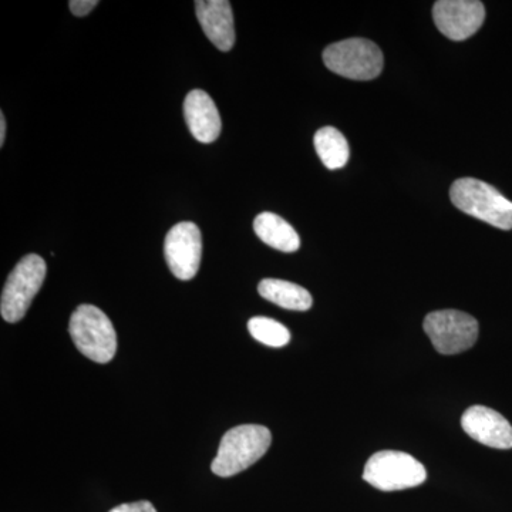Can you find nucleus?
<instances>
[{"mask_svg":"<svg viewBox=\"0 0 512 512\" xmlns=\"http://www.w3.org/2000/svg\"><path fill=\"white\" fill-rule=\"evenodd\" d=\"M424 332L441 355H457L476 345L478 322L460 311L431 312L424 319Z\"/></svg>","mask_w":512,"mask_h":512,"instance_id":"0eeeda50","label":"nucleus"},{"mask_svg":"<svg viewBox=\"0 0 512 512\" xmlns=\"http://www.w3.org/2000/svg\"><path fill=\"white\" fill-rule=\"evenodd\" d=\"M97 5H99L97 0H72V2L69 3L73 15L79 16V18L89 15Z\"/></svg>","mask_w":512,"mask_h":512,"instance_id":"f3484780","label":"nucleus"},{"mask_svg":"<svg viewBox=\"0 0 512 512\" xmlns=\"http://www.w3.org/2000/svg\"><path fill=\"white\" fill-rule=\"evenodd\" d=\"M197 19L212 45L229 52L235 45L234 13L228 0H198Z\"/></svg>","mask_w":512,"mask_h":512,"instance_id":"9b49d317","label":"nucleus"},{"mask_svg":"<svg viewBox=\"0 0 512 512\" xmlns=\"http://www.w3.org/2000/svg\"><path fill=\"white\" fill-rule=\"evenodd\" d=\"M426 478L427 471L423 464L402 451L384 450L373 454L363 471V480L382 491L417 487Z\"/></svg>","mask_w":512,"mask_h":512,"instance_id":"423d86ee","label":"nucleus"},{"mask_svg":"<svg viewBox=\"0 0 512 512\" xmlns=\"http://www.w3.org/2000/svg\"><path fill=\"white\" fill-rule=\"evenodd\" d=\"M461 426L471 439L498 450L512 448V426L500 413L485 406H473L461 417Z\"/></svg>","mask_w":512,"mask_h":512,"instance_id":"9d476101","label":"nucleus"},{"mask_svg":"<svg viewBox=\"0 0 512 512\" xmlns=\"http://www.w3.org/2000/svg\"><path fill=\"white\" fill-rule=\"evenodd\" d=\"M450 198L464 214L504 231L512 229V202L493 185L476 178H461L451 185Z\"/></svg>","mask_w":512,"mask_h":512,"instance_id":"f03ea898","label":"nucleus"},{"mask_svg":"<svg viewBox=\"0 0 512 512\" xmlns=\"http://www.w3.org/2000/svg\"><path fill=\"white\" fill-rule=\"evenodd\" d=\"M69 332L76 348L93 362L103 365L116 356V330L97 306L80 305L70 318Z\"/></svg>","mask_w":512,"mask_h":512,"instance_id":"7ed1b4c3","label":"nucleus"},{"mask_svg":"<svg viewBox=\"0 0 512 512\" xmlns=\"http://www.w3.org/2000/svg\"><path fill=\"white\" fill-rule=\"evenodd\" d=\"M259 295L288 311L305 312L312 308L311 293L302 286L282 279H264L258 286Z\"/></svg>","mask_w":512,"mask_h":512,"instance_id":"4468645a","label":"nucleus"},{"mask_svg":"<svg viewBox=\"0 0 512 512\" xmlns=\"http://www.w3.org/2000/svg\"><path fill=\"white\" fill-rule=\"evenodd\" d=\"M255 234L264 244L281 252H295L301 238L289 222L272 212H262L254 221Z\"/></svg>","mask_w":512,"mask_h":512,"instance_id":"ddd939ff","label":"nucleus"},{"mask_svg":"<svg viewBox=\"0 0 512 512\" xmlns=\"http://www.w3.org/2000/svg\"><path fill=\"white\" fill-rule=\"evenodd\" d=\"M45 278V259L36 254L20 259L19 264L10 272L2 292L0 313L6 322L16 323L23 319Z\"/></svg>","mask_w":512,"mask_h":512,"instance_id":"39448f33","label":"nucleus"},{"mask_svg":"<svg viewBox=\"0 0 512 512\" xmlns=\"http://www.w3.org/2000/svg\"><path fill=\"white\" fill-rule=\"evenodd\" d=\"M165 261L175 278L190 281L201 265L202 237L194 222H180L170 229L164 242Z\"/></svg>","mask_w":512,"mask_h":512,"instance_id":"6e6552de","label":"nucleus"},{"mask_svg":"<svg viewBox=\"0 0 512 512\" xmlns=\"http://www.w3.org/2000/svg\"><path fill=\"white\" fill-rule=\"evenodd\" d=\"M316 153L329 170L345 167L350 158L349 143L335 127L320 128L313 138Z\"/></svg>","mask_w":512,"mask_h":512,"instance_id":"2eb2a0df","label":"nucleus"},{"mask_svg":"<svg viewBox=\"0 0 512 512\" xmlns=\"http://www.w3.org/2000/svg\"><path fill=\"white\" fill-rule=\"evenodd\" d=\"M323 62L330 72L350 80H372L382 73L384 57L372 40L346 39L333 43L323 52Z\"/></svg>","mask_w":512,"mask_h":512,"instance_id":"20e7f679","label":"nucleus"},{"mask_svg":"<svg viewBox=\"0 0 512 512\" xmlns=\"http://www.w3.org/2000/svg\"><path fill=\"white\" fill-rule=\"evenodd\" d=\"M271 443V431L264 426L234 427L222 437L217 457L211 464L212 473L224 478L237 476L264 457Z\"/></svg>","mask_w":512,"mask_h":512,"instance_id":"f257e3e1","label":"nucleus"},{"mask_svg":"<svg viewBox=\"0 0 512 512\" xmlns=\"http://www.w3.org/2000/svg\"><path fill=\"white\" fill-rule=\"evenodd\" d=\"M433 19L444 36L461 42L483 26L485 8L478 0H439L434 3Z\"/></svg>","mask_w":512,"mask_h":512,"instance_id":"1a4fd4ad","label":"nucleus"},{"mask_svg":"<svg viewBox=\"0 0 512 512\" xmlns=\"http://www.w3.org/2000/svg\"><path fill=\"white\" fill-rule=\"evenodd\" d=\"M109 512H157L150 501H137V503L121 504Z\"/></svg>","mask_w":512,"mask_h":512,"instance_id":"a211bd4d","label":"nucleus"},{"mask_svg":"<svg viewBox=\"0 0 512 512\" xmlns=\"http://www.w3.org/2000/svg\"><path fill=\"white\" fill-rule=\"evenodd\" d=\"M184 116L192 136L200 143H214L220 137L222 121L210 94L204 90H192L185 97Z\"/></svg>","mask_w":512,"mask_h":512,"instance_id":"f8f14e48","label":"nucleus"},{"mask_svg":"<svg viewBox=\"0 0 512 512\" xmlns=\"http://www.w3.org/2000/svg\"><path fill=\"white\" fill-rule=\"evenodd\" d=\"M248 330L252 338L269 348H284L291 342V332L274 319L252 318L248 322Z\"/></svg>","mask_w":512,"mask_h":512,"instance_id":"dca6fc26","label":"nucleus"},{"mask_svg":"<svg viewBox=\"0 0 512 512\" xmlns=\"http://www.w3.org/2000/svg\"><path fill=\"white\" fill-rule=\"evenodd\" d=\"M6 138V119L5 114H0V147L5 143Z\"/></svg>","mask_w":512,"mask_h":512,"instance_id":"6ab92c4d","label":"nucleus"}]
</instances>
